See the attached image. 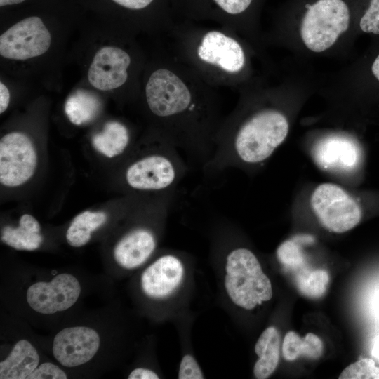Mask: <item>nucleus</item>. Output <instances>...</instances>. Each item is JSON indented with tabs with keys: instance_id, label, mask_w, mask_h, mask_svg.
<instances>
[{
	"instance_id": "obj_1",
	"label": "nucleus",
	"mask_w": 379,
	"mask_h": 379,
	"mask_svg": "<svg viewBox=\"0 0 379 379\" xmlns=\"http://www.w3.org/2000/svg\"><path fill=\"white\" fill-rule=\"evenodd\" d=\"M189 171L180 151L168 139L132 161L125 171L127 185L135 190L160 194L175 192Z\"/></svg>"
},
{
	"instance_id": "obj_2",
	"label": "nucleus",
	"mask_w": 379,
	"mask_h": 379,
	"mask_svg": "<svg viewBox=\"0 0 379 379\" xmlns=\"http://www.w3.org/2000/svg\"><path fill=\"white\" fill-rule=\"evenodd\" d=\"M224 268V288L237 307L251 310L272 299L270 279L257 256L248 248L235 246L227 250Z\"/></svg>"
},
{
	"instance_id": "obj_3",
	"label": "nucleus",
	"mask_w": 379,
	"mask_h": 379,
	"mask_svg": "<svg viewBox=\"0 0 379 379\" xmlns=\"http://www.w3.org/2000/svg\"><path fill=\"white\" fill-rule=\"evenodd\" d=\"M306 7L300 26L301 38L310 50L322 52L348 29L349 8L343 0H318Z\"/></svg>"
},
{
	"instance_id": "obj_4",
	"label": "nucleus",
	"mask_w": 379,
	"mask_h": 379,
	"mask_svg": "<svg viewBox=\"0 0 379 379\" xmlns=\"http://www.w3.org/2000/svg\"><path fill=\"white\" fill-rule=\"evenodd\" d=\"M147 105L155 116L171 119L194 114L196 104L185 83L168 69H160L150 76L145 88Z\"/></svg>"
},
{
	"instance_id": "obj_5",
	"label": "nucleus",
	"mask_w": 379,
	"mask_h": 379,
	"mask_svg": "<svg viewBox=\"0 0 379 379\" xmlns=\"http://www.w3.org/2000/svg\"><path fill=\"white\" fill-rule=\"evenodd\" d=\"M310 203L321 224L332 232L349 231L361 220L360 206L337 185L323 183L317 186L311 196Z\"/></svg>"
},
{
	"instance_id": "obj_6",
	"label": "nucleus",
	"mask_w": 379,
	"mask_h": 379,
	"mask_svg": "<svg viewBox=\"0 0 379 379\" xmlns=\"http://www.w3.org/2000/svg\"><path fill=\"white\" fill-rule=\"evenodd\" d=\"M37 164L36 153L29 137L12 132L0 140V182L6 187L20 186L29 180Z\"/></svg>"
},
{
	"instance_id": "obj_7",
	"label": "nucleus",
	"mask_w": 379,
	"mask_h": 379,
	"mask_svg": "<svg viewBox=\"0 0 379 379\" xmlns=\"http://www.w3.org/2000/svg\"><path fill=\"white\" fill-rule=\"evenodd\" d=\"M51 37L41 18L29 17L11 27L0 36V54L13 60H27L44 53Z\"/></svg>"
},
{
	"instance_id": "obj_8",
	"label": "nucleus",
	"mask_w": 379,
	"mask_h": 379,
	"mask_svg": "<svg viewBox=\"0 0 379 379\" xmlns=\"http://www.w3.org/2000/svg\"><path fill=\"white\" fill-rule=\"evenodd\" d=\"M81 286L77 279L69 274L55 276L50 282H36L31 285L26 294L27 301L36 312L51 314L71 307L78 300Z\"/></svg>"
},
{
	"instance_id": "obj_9",
	"label": "nucleus",
	"mask_w": 379,
	"mask_h": 379,
	"mask_svg": "<svg viewBox=\"0 0 379 379\" xmlns=\"http://www.w3.org/2000/svg\"><path fill=\"white\" fill-rule=\"evenodd\" d=\"M185 268L178 255L172 253L162 255L142 272L140 285L143 293L156 300L171 296L183 283Z\"/></svg>"
},
{
	"instance_id": "obj_10",
	"label": "nucleus",
	"mask_w": 379,
	"mask_h": 379,
	"mask_svg": "<svg viewBox=\"0 0 379 379\" xmlns=\"http://www.w3.org/2000/svg\"><path fill=\"white\" fill-rule=\"evenodd\" d=\"M99 347L100 337L95 330L86 326L69 327L55 336L53 354L61 365L74 367L90 361Z\"/></svg>"
},
{
	"instance_id": "obj_11",
	"label": "nucleus",
	"mask_w": 379,
	"mask_h": 379,
	"mask_svg": "<svg viewBox=\"0 0 379 379\" xmlns=\"http://www.w3.org/2000/svg\"><path fill=\"white\" fill-rule=\"evenodd\" d=\"M130 63V56L122 49L113 46L102 47L96 53L91 64L88 81L99 90L117 88L126 82Z\"/></svg>"
},
{
	"instance_id": "obj_12",
	"label": "nucleus",
	"mask_w": 379,
	"mask_h": 379,
	"mask_svg": "<svg viewBox=\"0 0 379 379\" xmlns=\"http://www.w3.org/2000/svg\"><path fill=\"white\" fill-rule=\"evenodd\" d=\"M198 55L203 61L228 72H239L245 62L244 53L239 43L217 31L209 32L204 36Z\"/></svg>"
},
{
	"instance_id": "obj_13",
	"label": "nucleus",
	"mask_w": 379,
	"mask_h": 379,
	"mask_svg": "<svg viewBox=\"0 0 379 379\" xmlns=\"http://www.w3.org/2000/svg\"><path fill=\"white\" fill-rule=\"evenodd\" d=\"M157 244V234L152 229L136 227L128 231L116 244L114 258L122 267L134 269L148 260Z\"/></svg>"
},
{
	"instance_id": "obj_14",
	"label": "nucleus",
	"mask_w": 379,
	"mask_h": 379,
	"mask_svg": "<svg viewBox=\"0 0 379 379\" xmlns=\"http://www.w3.org/2000/svg\"><path fill=\"white\" fill-rule=\"evenodd\" d=\"M317 163L324 168L350 171L359 161V151L351 140L331 136L319 142L314 149Z\"/></svg>"
},
{
	"instance_id": "obj_15",
	"label": "nucleus",
	"mask_w": 379,
	"mask_h": 379,
	"mask_svg": "<svg viewBox=\"0 0 379 379\" xmlns=\"http://www.w3.org/2000/svg\"><path fill=\"white\" fill-rule=\"evenodd\" d=\"M39 356L35 347L26 340H19L8 357L0 363L1 379H27L37 368Z\"/></svg>"
},
{
	"instance_id": "obj_16",
	"label": "nucleus",
	"mask_w": 379,
	"mask_h": 379,
	"mask_svg": "<svg viewBox=\"0 0 379 379\" xmlns=\"http://www.w3.org/2000/svg\"><path fill=\"white\" fill-rule=\"evenodd\" d=\"M281 338L274 326L265 328L255 345L258 359L253 367V375L258 379L269 378L276 370L280 356Z\"/></svg>"
},
{
	"instance_id": "obj_17",
	"label": "nucleus",
	"mask_w": 379,
	"mask_h": 379,
	"mask_svg": "<svg viewBox=\"0 0 379 379\" xmlns=\"http://www.w3.org/2000/svg\"><path fill=\"white\" fill-rule=\"evenodd\" d=\"M1 240L15 249L32 251L40 246L43 238L39 222L32 215L24 214L18 227L5 226L2 229Z\"/></svg>"
},
{
	"instance_id": "obj_18",
	"label": "nucleus",
	"mask_w": 379,
	"mask_h": 379,
	"mask_svg": "<svg viewBox=\"0 0 379 379\" xmlns=\"http://www.w3.org/2000/svg\"><path fill=\"white\" fill-rule=\"evenodd\" d=\"M129 141L128 128L118 121L107 122L102 131L95 135L92 139L93 147L109 158L124 153Z\"/></svg>"
},
{
	"instance_id": "obj_19",
	"label": "nucleus",
	"mask_w": 379,
	"mask_h": 379,
	"mask_svg": "<svg viewBox=\"0 0 379 379\" xmlns=\"http://www.w3.org/2000/svg\"><path fill=\"white\" fill-rule=\"evenodd\" d=\"M100 102L91 91L78 89L67 99L65 112L69 121L81 125L93 120L98 114Z\"/></svg>"
},
{
	"instance_id": "obj_20",
	"label": "nucleus",
	"mask_w": 379,
	"mask_h": 379,
	"mask_svg": "<svg viewBox=\"0 0 379 379\" xmlns=\"http://www.w3.org/2000/svg\"><path fill=\"white\" fill-rule=\"evenodd\" d=\"M107 220L103 212L84 211L77 215L69 225L66 239L73 247H81L87 244L91 232L102 225Z\"/></svg>"
},
{
	"instance_id": "obj_21",
	"label": "nucleus",
	"mask_w": 379,
	"mask_h": 379,
	"mask_svg": "<svg viewBox=\"0 0 379 379\" xmlns=\"http://www.w3.org/2000/svg\"><path fill=\"white\" fill-rule=\"evenodd\" d=\"M329 284V275L326 270H315L302 274L298 279L297 285L302 295L317 299L322 297Z\"/></svg>"
},
{
	"instance_id": "obj_22",
	"label": "nucleus",
	"mask_w": 379,
	"mask_h": 379,
	"mask_svg": "<svg viewBox=\"0 0 379 379\" xmlns=\"http://www.w3.org/2000/svg\"><path fill=\"white\" fill-rule=\"evenodd\" d=\"M340 379H379V367L369 358H361L346 367Z\"/></svg>"
},
{
	"instance_id": "obj_23",
	"label": "nucleus",
	"mask_w": 379,
	"mask_h": 379,
	"mask_svg": "<svg viewBox=\"0 0 379 379\" xmlns=\"http://www.w3.org/2000/svg\"><path fill=\"white\" fill-rule=\"evenodd\" d=\"M277 256L280 263L289 270H297L305 262L304 255L295 241L283 242L277 250Z\"/></svg>"
},
{
	"instance_id": "obj_24",
	"label": "nucleus",
	"mask_w": 379,
	"mask_h": 379,
	"mask_svg": "<svg viewBox=\"0 0 379 379\" xmlns=\"http://www.w3.org/2000/svg\"><path fill=\"white\" fill-rule=\"evenodd\" d=\"M281 350L285 360L297 359L302 353V338L295 331H288L284 336Z\"/></svg>"
},
{
	"instance_id": "obj_25",
	"label": "nucleus",
	"mask_w": 379,
	"mask_h": 379,
	"mask_svg": "<svg viewBox=\"0 0 379 379\" xmlns=\"http://www.w3.org/2000/svg\"><path fill=\"white\" fill-rule=\"evenodd\" d=\"M361 30L366 33L379 34V0H371L359 22Z\"/></svg>"
},
{
	"instance_id": "obj_26",
	"label": "nucleus",
	"mask_w": 379,
	"mask_h": 379,
	"mask_svg": "<svg viewBox=\"0 0 379 379\" xmlns=\"http://www.w3.org/2000/svg\"><path fill=\"white\" fill-rule=\"evenodd\" d=\"M178 378L179 379H202L203 372L195 358L189 354L184 355L180 361Z\"/></svg>"
},
{
	"instance_id": "obj_27",
	"label": "nucleus",
	"mask_w": 379,
	"mask_h": 379,
	"mask_svg": "<svg viewBox=\"0 0 379 379\" xmlns=\"http://www.w3.org/2000/svg\"><path fill=\"white\" fill-rule=\"evenodd\" d=\"M323 352V342L317 335L308 333L302 338V356L311 359H317L321 357Z\"/></svg>"
},
{
	"instance_id": "obj_28",
	"label": "nucleus",
	"mask_w": 379,
	"mask_h": 379,
	"mask_svg": "<svg viewBox=\"0 0 379 379\" xmlns=\"http://www.w3.org/2000/svg\"><path fill=\"white\" fill-rule=\"evenodd\" d=\"M66 373L58 366L46 362L37 367L27 379H66Z\"/></svg>"
},
{
	"instance_id": "obj_29",
	"label": "nucleus",
	"mask_w": 379,
	"mask_h": 379,
	"mask_svg": "<svg viewBox=\"0 0 379 379\" xmlns=\"http://www.w3.org/2000/svg\"><path fill=\"white\" fill-rule=\"evenodd\" d=\"M225 11L230 14H238L244 11L252 0H214Z\"/></svg>"
},
{
	"instance_id": "obj_30",
	"label": "nucleus",
	"mask_w": 379,
	"mask_h": 379,
	"mask_svg": "<svg viewBox=\"0 0 379 379\" xmlns=\"http://www.w3.org/2000/svg\"><path fill=\"white\" fill-rule=\"evenodd\" d=\"M128 379H158L159 375L152 370L145 368H137L133 370L128 377Z\"/></svg>"
},
{
	"instance_id": "obj_31",
	"label": "nucleus",
	"mask_w": 379,
	"mask_h": 379,
	"mask_svg": "<svg viewBox=\"0 0 379 379\" xmlns=\"http://www.w3.org/2000/svg\"><path fill=\"white\" fill-rule=\"evenodd\" d=\"M117 4L130 8L141 9L147 6L152 0H113Z\"/></svg>"
},
{
	"instance_id": "obj_32",
	"label": "nucleus",
	"mask_w": 379,
	"mask_h": 379,
	"mask_svg": "<svg viewBox=\"0 0 379 379\" xmlns=\"http://www.w3.org/2000/svg\"><path fill=\"white\" fill-rule=\"evenodd\" d=\"M10 94L7 87L0 83V113L2 114L7 109L9 104Z\"/></svg>"
},
{
	"instance_id": "obj_33",
	"label": "nucleus",
	"mask_w": 379,
	"mask_h": 379,
	"mask_svg": "<svg viewBox=\"0 0 379 379\" xmlns=\"http://www.w3.org/2000/svg\"><path fill=\"white\" fill-rule=\"evenodd\" d=\"M371 69L374 76L379 81V55L374 60Z\"/></svg>"
},
{
	"instance_id": "obj_34",
	"label": "nucleus",
	"mask_w": 379,
	"mask_h": 379,
	"mask_svg": "<svg viewBox=\"0 0 379 379\" xmlns=\"http://www.w3.org/2000/svg\"><path fill=\"white\" fill-rule=\"evenodd\" d=\"M25 0H0V6H4L6 5H12L21 3Z\"/></svg>"
}]
</instances>
